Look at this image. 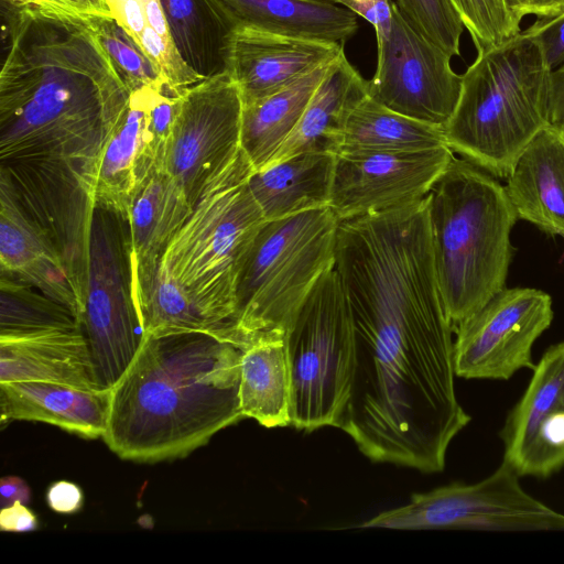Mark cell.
<instances>
[{
	"label": "cell",
	"mask_w": 564,
	"mask_h": 564,
	"mask_svg": "<svg viewBox=\"0 0 564 564\" xmlns=\"http://www.w3.org/2000/svg\"><path fill=\"white\" fill-rule=\"evenodd\" d=\"M344 53V44L325 43L236 29L228 74L242 106L262 100Z\"/></svg>",
	"instance_id": "e0dca14e"
},
{
	"label": "cell",
	"mask_w": 564,
	"mask_h": 564,
	"mask_svg": "<svg viewBox=\"0 0 564 564\" xmlns=\"http://www.w3.org/2000/svg\"><path fill=\"white\" fill-rule=\"evenodd\" d=\"M503 462L521 476L547 478L564 467V341L552 345L500 432Z\"/></svg>",
	"instance_id": "2e32d148"
},
{
	"label": "cell",
	"mask_w": 564,
	"mask_h": 564,
	"mask_svg": "<svg viewBox=\"0 0 564 564\" xmlns=\"http://www.w3.org/2000/svg\"><path fill=\"white\" fill-rule=\"evenodd\" d=\"M523 31L539 44L552 70L564 64V11L540 18Z\"/></svg>",
	"instance_id": "8d00e7d4"
},
{
	"label": "cell",
	"mask_w": 564,
	"mask_h": 564,
	"mask_svg": "<svg viewBox=\"0 0 564 564\" xmlns=\"http://www.w3.org/2000/svg\"><path fill=\"white\" fill-rule=\"evenodd\" d=\"M377 51L368 96L392 111L444 130L462 88L452 56L423 36L395 1L391 31Z\"/></svg>",
	"instance_id": "7c38bea8"
},
{
	"label": "cell",
	"mask_w": 564,
	"mask_h": 564,
	"mask_svg": "<svg viewBox=\"0 0 564 564\" xmlns=\"http://www.w3.org/2000/svg\"><path fill=\"white\" fill-rule=\"evenodd\" d=\"M336 154L305 152L253 171L249 189L265 221L328 207Z\"/></svg>",
	"instance_id": "484cf974"
},
{
	"label": "cell",
	"mask_w": 564,
	"mask_h": 564,
	"mask_svg": "<svg viewBox=\"0 0 564 564\" xmlns=\"http://www.w3.org/2000/svg\"><path fill=\"white\" fill-rule=\"evenodd\" d=\"M367 96L368 80L349 63L344 52L319 83L299 123L268 164L305 152L337 154L349 113Z\"/></svg>",
	"instance_id": "cb8c5ba5"
},
{
	"label": "cell",
	"mask_w": 564,
	"mask_h": 564,
	"mask_svg": "<svg viewBox=\"0 0 564 564\" xmlns=\"http://www.w3.org/2000/svg\"><path fill=\"white\" fill-rule=\"evenodd\" d=\"M335 270L354 332L337 427L372 462L442 471L470 416L455 392V328L431 245L406 235L371 237L345 249Z\"/></svg>",
	"instance_id": "6da1fadb"
},
{
	"label": "cell",
	"mask_w": 564,
	"mask_h": 564,
	"mask_svg": "<svg viewBox=\"0 0 564 564\" xmlns=\"http://www.w3.org/2000/svg\"><path fill=\"white\" fill-rule=\"evenodd\" d=\"M284 333L257 336L242 348L239 400L245 417L265 427L291 425V380Z\"/></svg>",
	"instance_id": "83f0119b"
},
{
	"label": "cell",
	"mask_w": 564,
	"mask_h": 564,
	"mask_svg": "<svg viewBox=\"0 0 564 564\" xmlns=\"http://www.w3.org/2000/svg\"><path fill=\"white\" fill-rule=\"evenodd\" d=\"M549 123L564 128V64L551 73Z\"/></svg>",
	"instance_id": "b9f144b4"
},
{
	"label": "cell",
	"mask_w": 564,
	"mask_h": 564,
	"mask_svg": "<svg viewBox=\"0 0 564 564\" xmlns=\"http://www.w3.org/2000/svg\"><path fill=\"white\" fill-rule=\"evenodd\" d=\"M115 19L147 54L161 78L183 94L204 78L181 58L160 0H107Z\"/></svg>",
	"instance_id": "4dcf8cb0"
},
{
	"label": "cell",
	"mask_w": 564,
	"mask_h": 564,
	"mask_svg": "<svg viewBox=\"0 0 564 564\" xmlns=\"http://www.w3.org/2000/svg\"><path fill=\"white\" fill-rule=\"evenodd\" d=\"M184 63L205 78L227 74L236 25L219 0H160Z\"/></svg>",
	"instance_id": "4316f807"
},
{
	"label": "cell",
	"mask_w": 564,
	"mask_h": 564,
	"mask_svg": "<svg viewBox=\"0 0 564 564\" xmlns=\"http://www.w3.org/2000/svg\"><path fill=\"white\" fill-rule=\"evenodd\" d=\"M242 100L230 75L223 74L181 96L162 171L194 207L208 180L241 149Z\"/></svg>",
	"instance_id": "4fadbf2b"
},
{
	"label": "cell",
	"mask_w": 564,
	"mask_h": 564,
	"mask_svg": "<svg viewBox=\"0 0 564 564\" xmlns=\"http://www.w3.org/2000/svg\"><path fill=\"white\" fill-rule=\"evenodd\" d=\"M553 319L551 296L536 289H503L455 326L454 365L465 379L508 380L535 367L534 341Z\"/></svg>",
	"instance_id": "5bb4252c"
},
{
	"label": "cell",
	"mask_w": 564,
	"mask_h": 564,
	"mask_svg": "<svg viewBox=\"0 0 564 564\" xmlns=\"http://www.w3.org/2000/svg\"><path fill=\"white\" fill-rule=\"evenodd\" d=\"M3 2L15 6H39V7H57L50 0H2ZM59 8V7H57Z\"/></svg>",
	"instance_id": "f6af8a7d"
},
{
	"label": "cell",
	"mask_w": 564,
	"mask_h": 564,
	"mask_svg": "<svg viewBox=\"0 0 564 564\" xmlns=\"http://www.w3.org/2000/svg\"><path fill=\"white\" fill-rule=\"evenodd\" d=\"M10 381L102 390L80 327L0 336V382Z\"/></svg>",
	"instance_id": "44dd1931"
},
{
	"label": "cell",
	"mask_w": 564,
	"mask_h": 564,
	"mask_svg": "<svg viewBox=\"0 0 564 564\" xmlns=\"http://www.w3.org/2000/svg\"><path fill=\"white\" fill-rule=\"evenodd\" d=\"M110 397L111 389L83 390L43 381L0 382L1 423L44 422L84 438H102Z\"/></svg>",
	"instance_id": "7402d4cb"
},
{
	"label": "cell",
	"mask_w": 564,
	"mask_h": 564,
	"mask_svg": "<svg viewBox=\"0 0 564 564\" xmlns=\"http://www.w3.org/2000/svg\"><path fill=\"white\" fill-rule=\"evenodd\" d=\"M236 29L344 44L358 30L357 14L325 0H219Z\"/></svg>",
	"instance_id": "d4e9b609"
},
{
	"label": "cell",
	"mask_w": 564,
	"mask_h": 564,
	"mask_svg": "<svg viewBox=\"0 0 564 564\" xmlns=\"http://www.w3.org/2000/svg\"><path fill=\"white\" fill-rule=\"evenodd\" d=\"M325 1H329V2H340V0H325Z\"/></svg>",
	"instance_id": "bcb514c9"
},
{
	"label": "cell",
	"mask_w": 564,
	"mask_h": 564,
	"mask_svg": "<svg viewBox=\"0 0 564 564\" xmlns=\"http://www.w3.org/2000/svg\"><path fill=\"white\" fill-rule=\"evenodd\" d=\"M164 152L149 124L144 87L131 93L124 115L107 140L96 167V204L129 219L134 197Z\"/></svg>",
	"instance_id": "ac0fdd59"
},
{
	"label": "cell",
	"mask_w": 564,
	"mask_h": 564,
	"mask_svg": "<svg viewBox=\"0 0 564 564\" xmlns=\"http://www.w3.org/2000/svg\"><path fill=\"white\" fill-rule=\"evenodd\" d=\"M192 212L185 193L163 171L155 170L137 193L128 219L137 311L167 246Z\"/></svg>",
	"instance_id": "603a6c76"
},
{
	"label": "cell",
	"mask_w": 564,
	"mask_h": 564,
	"mask_svg": "<svg viewBox=\"0 0 564 564\" xmlns=\"http://www.w3.org/2000/svg\"><path fill=\"white\" fill-rule=\"evenodd\" d=\"M55 6L85 18H115L107 0H50Z\"/></svg>",
	"instance_id": "7bdbcfd3"
},
{
	"label": "cell",
	"mask_w": 564,
	"mask_h": 564,
	"mask_svg": "<svg viewBox=\"0 0 564 564\" xmlns=\"http://www.w3.org/2000/svg\"><path fill=\"white\" fill-rule=\"evenodd\" d=\"M477 51L500 44L516 35L520 21L507 9L503 0H451Z\"/></svg>",
	"instance_id": "d590c367"
},
{
	"label": "cell",
	"mask_w": 564,
	"mask_h": 564,
	"mask_svg": "<svg viewBox=\"0 0 564 564\" xmlns=\"http://www.w3.org/2000/svg\"><path fill=\"white\" fill-rule=\"evenodd\" d=\"M409 22L448 55L460 54L465 25L451 0H397Z\"/></svg>",
	"instance_id": "e575fe53"
},
{
	"label": "cell",
	"mask_w": 564,
	"mask_h": 564,
	"mask_svg": "<svg viewBox=\"0 0 564 564\" xmlns=\"http://www.w3.org/2000/svg\"><path fill=\"white\" fill-rule=\"evenodd\" d=\"M519 478L502 460L477 484H451L414 494L406 505L380 512L358 528L564 531V514L529 495Z\"/></svg>",
	"instance_id": "30bf717a"
},
{
	"label": "cell",
	"mask_w": 564,
	"mask_h": 564,
	"mask_svg": "<svg viewBox=\"0 0 564 564\" xmlns=\"http://www.w3.org/2000/svg\"><path fill=\"white\" fill-rule=\"evenodd\" d=\"M441 292L454 324L506 289L518 215L505 186L464 158H454L427 194Z\"/></svg>",
	"instance_id": "277c9868"
},
{
	"label": "cell",
	"mask_w": 564,
	"mask_h": 564,
	"mask_svg": "<svg viewBox=\"0 0 564 564\" xmlns=\"http://www.w3.org/2000/svg\"><path fill=\"white\" fill-rule=\"evenodd\" d=\"M339 219L328 207L264 221L240 270L232 341L243 348L284 333L318 279L335 265Z\"/></svg>",
	"instance_id": "52a82bcc"
},
{
	"label": "cell",
	"mask_w": 564,
	"mask_h": 564,
	"mask_svg": "<svg viewBox=\"0 0 564 564\" xmlns=\"http://www.w3.org/2000/svg\"><path fill=\"white\" fill-rule=\"evenodd\" d=\"M7 4L1 161L61 158L96 180L100 153L131 93L88 18L57 7Z\"/></svg>",
	"instance_id": "7a4b0ae2"
},
{
	"label": "cell",
	"mask_w": 564,
	"mask_h": 564,
	"mask_svg": "<svg viewBox=\"0 0 564 564\" xmlns=\"http://www.w3.org/2000/svg\"><path fill=\"white\" fill-rule=\"evenodd\" d=\"M339 3L371 23L377 44L389 36L392 25V0H340Z\"/></svg>",
	"instance_id": "74e56055"
},
{
	"label": "cell",
	"mask_w": 564,
	"mask_h": 564,
	"mask_svg": "<svg viewBox=\"0 0 564 564\" xmlns=\"http://www.w3.org/2000/svg\"><path fill=\"white\" fill-rule=\"evenodd\" d=\"M291 380V425L338 426L350 388L354 332L334 268L315 283L284 335Z\"/></svg>",
	"instance_id": "ba28073f"
},
{
	"label": "cell",
	"mask_w": 564,
	"mask_h": 564,
	"mask_svg": "<svg viewBox=\"0 0 564 564\" xmlns=\"http://www.w3.org/2000/svg\"><path fill=\"white\" fill-rule=\"evenodd\" d=\"M242 348L204 332L145 334L111 388L102 440L121 459L187 456L241 419Z\"/></svg>",
	"instance_id": "3957f363"
},
{
	"label": "cell",
	"mask_w": 564,
	"mask_h": 564,
	"mask_svg": "<svg viewBox=\"0 0 564 564\" xmlns=\"http://www.w3.org/2000/svg\"><path fill=\"white\" fill-rule=\"evenodd\" d=\"M79 327L87 340L100 389H111L142 340L137 311L129 220L96 204L87 293Z\"/></svg>",
	"instance_id": "9c48e42d"
},
{
	"label": "cell",
	"mask_w": 564,
	"mask_h": 564,
	"mask_svg": "<svg viewBox=\"0 0 564 564\" xmlns=\"http://www.w3.org/2000/svg\"><path fill=\"white\" fill-rule=\"evenodd\" d=\"M138 314L144 335L204 332L223 337L161 263L138 305Z\"/></svg>",
	"instance_id": "d6a6232c"
},
{
	"label": "cell",
	"mask_w": 564,
	"mask_h": 564,
	"mask_svg": "<svg viewBox=\"0 0 564 564\" xmlns=\"http://www.w3.org/2000/svg\"><path fill=\"white\" fill-rule=\"evenodd\" d=\"M453 158L448 145L422 151L339 152L329 207L345 220L423 199Z\"/></svg>",
	"instance_id": "9a60e30c"
},
{
	"label": "cell",
	"mask_w": 564,
	"mask_h": 564,
	"mask_svg": "<svg viewBox=\"0 0 564 564\" xmlns=\"http://www.w3.org/2000/svg\"><path fill=\"white\" fill-rule=\"evenodd\" d=\"M336 59L262 100L242 106L240 148L254 171L263 169L292 133Z\"/></svg>",
	"instance_id": "f1b7e54d"
},
{
	"label": "cell",
	"mask_w": 564,
	"mask_h": 564,
	"mask_svg": "<svg viewBox=\"0 0 564 564\" xmlns=\"http://www.w3.org/2000/svg\"><path fill=\"white\" fill-rule=\"evenodd\" d=\"M1 508L15 502L28 505L31 499V490L28 484L17 476H6L0 480Z\"/></svg>",
	"instance_id": "ee69618b"
},
{
	"label": "cell",
	"mask_w": 564,
	"mask_h": 564,
	"mask_svg": "<svg viewBox=\"0 0 564 564\" xmlns=\"http://www.w3.org/2000/svg\"><path fill=\"white\" fill-rule=\"evenodd\" d=\"M88 19L130 93L165 83L143 50L115 18Z\"/></svg>",
	"instance_id": "836d02e7"
},
{
	"label": "cell",
	"mask_w": 564,
	"mask_h": 564,
	"mask_svg": "<svg viewBox=\"0 0 564 564\" xmlns=\"http://www.w3.org/2000/svg\"><path fill=\"white\" fill-rule=\"evenodd\" d=\"M551 73L524 31L478 51L462 75L459 98L444 128L451 150L507 178L524 147L549 123Z\"/></svg>",
	"instance_id": "5b68a950"
},
{
	"label": "cell",
	"mask_w": 564,
	"mask_h": 564,
	"mask_svg": "<svg viewBox=\"0 0 564 564\" xmlns=\"http://www.w3.org/2000/svg\"><path fill=\"white\" fill-rule=\"evenodd\" d=\"M83 491L76 484L59 480L50 486L46 500L50 508L63 514L77 512L83 506Z\"/></svg>",
	"instance_id": "f35d334b"
},
{
	"label": "cell",
	"mask_w": 564,
	"mask_h": 564,
	"mask_svg": "<svg viewBox=\"0 0 564 564\" xmlns=\"http://www.w3.org/2000/svg\"><path fill=\"white\" fill-rule=\"evenodd\" d=\"M74 313L29 283L1 274L0 336L78 328Z\"/></svg>",
	"instance_id": "1f68e13d"
},
{
	"label": "cell",
	"mask_w": 564,
	"mask_h": 564,
	"mask_svg": "<svg viewBox=\"0 0 564 564\" xmlns=\"http://www.w3.org/2000/svg\"><path fill=\"white\" fill-rule=\"evenodd\" d=\"M0 267L68 307H79L64 262L47 237L28 216L8 178L0 173Z\"/></svg>",
	"instance_id": "d6986e66"
},
{
	"label": "cell",
	"mask_w": 564,
	"mask_h": 564,
	"mask_svg": "<svg viewBox=\"0 0 564 564\" xmlns=\"http://www.w3.org/2000/svg\"><path fill=\"white\" fill-rule=\"evenodd\" d=\"M505 188L518 218L564 238V128L547 123L533 135Z\"/></svg>",
	"instance_id": "ffe728a7"
},
{
	"label": "cell",
	"mask_w": 564,
	"mask_h": 564,
	"mask_svg": "<svg viewBox=\"0 0 564 564\" xmlns=\"http://www.w3.org/2000/svg\"><path fill=\"white\" fill-rule=\"evenodd\" d=\"M37 528L34 512L21 502L1 508L0 529L3 532H30Z\"/></svg>",
	"instance_id": "60d3db41"
},
{
	"label": "cell",
	"mask_w": 564,
	"mask_h": 564,
	"mask_svg": "<svg viewBox=\"0 0 564 564\" xmlns=\"http://www.w3.org/2000/svg\"><path fill=\"white\" fill-rule=\"evenodd\" d=\"M0 173L59 253L78 303L79 322L88 283L95 180L82 165L53 156L1 161Z\"/></svg>",
	"instance_id": "8fae6325"
},
{
	"label": "cell",
	"mask_w": 564,
	"mask_h": 564,
	"mask_svg": "<svg viewBox=\"0 0 564 564\" xmlns=\"http://www.w3.org/2000/svg\"><path fill=\"white\" fill-rule=\"evenodd\" d=\"M444 145L448 144L442 128L400 115L367 96L347 118L339 152L422 151Z\"/></svg>",
	"instance_id": "f546056e"
},
{
	"label": "cell",
	"mask_w": 564,
	"mask_h": 564,
	"mask_svg": "<svg viewBox=\"0 0 564 564\" xmlns=\"http://www.w3.org/2000/svg\"><path fill=\"white\" fill-rule=\"evenodd\" d=\"M253 171L240 149L208 180L161 260L200 315L231 341L238 276L265 221L248 186Z\"/></svg>",
	"instance_id": "8992f818"
},
{
	"label": "cell",
	"mask_w": 564,
	"mask_h": 564,
	"mask_svg": "<svg viewBox=\"0 0 564 564\" xmlns=\"http://www.w3.org/2000/svg\"><path fill=\"white\" fill-rule=\"evenodd\" d=\"M511 15L521 22L525 15L554 17L564 11V0H503Z\"/></svg>",
	"instance_id": "ab89813d"
}]
</instances>
